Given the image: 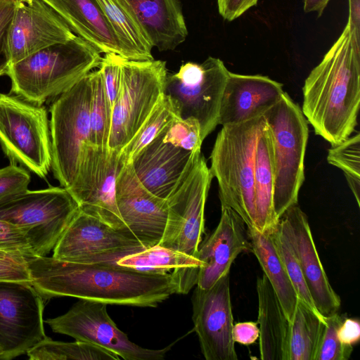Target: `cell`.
<instances>
[{
    "label": "cell",
    "mask_w": 360,
    "mask_h": 360,
    "mask_svg": "<svg viewBox=\"0 0 360 360\" xmlns=\"http://www.w3.org/2000/svg\"><path fill=\"white\" fill-rule=\"evenodd\" d=\"M31 283L44 300L68 296L105 303L155 307L177 293L172 272L139 271L116 264L27 257Z\"/></svg>",
    "instance_id": "1"
},
{
    "label": "cell",
    "mask_w": 360,
    "mask_h": 360,
    "mask_svg": "<svg viewBox=\"0 0 360 360\" xmlns=\"http://www.w3.org/2000/svg\"><path fill=\"white\" fill-rule=\"evenodd\" d=\"M302 93V111L316 134L331 146L352 135L360 106V51L347 24L306 78Z\"/></svg>",
    "instance_id": "2"
},
{
    "label": "cell",
    "mask_w": 360,
    "mask_h": 360,
    "mask_svg": "<svg viewBox=\"0 0 360 360\" xmlns=\"http://www.w3.org/2000/svg\"><path fill=\"white\" fill-rule=\"evenodd\" d=\"M101 58L96 48L78 36L51 45L10 65L6 75L11 94L41 105L99 68Z\"/></svg>",
    "instance_id": "3"
},
{
    "label": "cell",
    "mask_w": 360,
    "mask_h": 360,
    "mask_svg": "<svg viewBox=\"0 0 360 360\" xmlns=\"http://www.w3.org/2000/svg\"><path fill=\"white\" fill-rule=\"evenodd\" d=\"M265 122L263 114L223 125L210 154L221 207L236 212L248 229H257L255 161L257 139Z\"/></svg>",
    "instance_id": "4"
},
{
    "label": "cell",
    "mask_w": 360,
    "mask_h": 360,
    "mask_svg": "<svg viewBox=\"0 0 360 360\" xmlns=\"http://www.w3.org/2000/svg\"><path fill=\"white\" fill-rule=\"evenodd\" d=\"M274 141V208L279 220L298 202L304 181V157L309 137L308 122L288 93L263 112Z\"/></svg>",
    "instance_id": "5"
},
{
    "label": "cell",
    "mask_w": 360,
    "mask_h": 360,
    "mask_svg": "<svg viewBox=\"0 0 360 360\" xmlns=\"http://www.w3.org/2000/svg\"><path fill=\"white\" fill-rule=\"evenodd\" d=\"M0 146L11 164L46 178L51 168L46 107L11 93L0 92Z\"/></svg>",
    "instance_id": "6"
},
{
    "label": "cell",
    "mask_w": 360,
    "mask_h": 360,
    "mask_svg": "<svg viewBox=\"0 0 360 360\" xmlns=\"http://www.w3.org/2000/svg\"><path fill=\"white\" fill-rule=\"evenodd\" d=\"M62 186L26 190L0 205V219L17 226L36 256H46L79 210Z\"/></svg>",
    "instance_id": "7"
},
{
    "label": "cell",
    "mask_w": 360,
    "mask_h": 360,
    "mask_svg": "<svg viewBox=\"0 0 360 360\" xmlns=\"http://www.w3.org/2000/svg\"><path fill=\"white\" fill-rule=\"evenodd\" d=\"M122 77L112 108L109 151L120 153L165 94L166 62L129 60L121 57Z\"/></svg>",
    "instance_id": "8"
},
{
    "label": "cell",
    "mask_w": 360,
    "mask_h": 360,
    "mask_svg": "<svg viewBox=\"0 0 360 360\" xmlns=\"http://www.w3.org/2000/svg\"><path fill=\"white\" fill-rule=\"evenodd\" d=\"M90 72L53 101L49 120L51 168L66 190L74 184L89 138Z\"/></svg>",
    "instance_id": "9"
},
{
    "label": "cell",
    "mask_w": 360,
    "mask_h": 360,
    "mask_svg": "<svg viewBox=\"0 0 360 360\" xmlns=\"http://www.w3.org/2000/svg\"><path fill=\"white\" fill-rule=\"evenodd\" d=\"M229 71L217 58L201 64L188 62L167 76L165 94L176 103L181 118L194 117L202 141L219 124L221 98Z\"/></svg>",
    "instance_id": "10"
},
{
    "label": "cell",
    "mask_w": 360,
    "mask_h": 360,
    "mask_svg": "<svg viewBox=\"0 0 360 360\" xmlns=\"http://www.w3.org/2000/svg\"><path fill=\"white\" fill-rule=\"evenodd\" d=\"M212 178L201 154L166 199L167 222L158 245L196 257L205 232V207Z\"/></svg>",
    "instance_id": "11"
},
{
    "label": "cell",
    "mask_w": 360,
    "mask_h": 360,
    "mask_svg": "<svg viewBox=\"0 0 360 360\" xmlns=\"http://www.w3.org/2000/svg\"><path fill=\"white\" fill-rule=\"evenodd\" d=\"M46 323L54 333L98 345L124 360H162L173 345L152 349L130 341L108 315L107 304L100 302L79 300L65 314Z\"/></svg>",
    "instance_id": "12"
},
{
    "label": "cell",
    "mask_w": 360,
    "mask_h": 360,
    "mask_svg": "<svg viewBox=\"0 0 360 360\" xmlns=\"http://www.w3.org/2000/svg\"><path fill=\"white\" fill-rule=\"evenodd\" d=\"M145 248L131 231L115 229L79 209L54 247L53 257L77 263L116 264Z\"/></svg>",
    "instance_id": "13"
},
{
    "label": "cell",
    "mask_w": 360,
    "mask_h": 360,
    "mask_svg": "<svg viewBox=\"0 0 360 360\" xmlns=\"http://www.w3.org/2000/svg\"><path fill=\"white\" fill-rule=\"evenodd\" d=\"M124 162L120 153L89 143L75 181L67 191L80 210L115 229L129 231L119 212L115 198L116 179Z\"/></svg>",
    "instance_id": "14"
},
{
    "label": "cell",
    "mask_w": 360,
    "mask_h": 360,
    "mask_svg": "<svg viewBox=\"0 0 360 360\" xmlns=\"http://www.w3.org/2000/svg\"><path fill=\"white\" fill-rule=\"evenodd\" d=\"M44 301L30 283L0 281V359L24 354L46 336Z\"/></svg>",
    "instance_id": "15"
},
{
    "label": "cell",
    "mask_w": 360,
    "mask_h": 360,
    "mask_svg": "<svg viewBox=\"0 0 360 360\" xmlns=\"http://www.w3.org/2000/svg\"><path fill=\"white\" fill-rule=\"evenodd\" d=\"M194 330L206 360H237L232 337L233 318L227 274L211 288L197 286L192 295Z\"/></svg>",
    "instance_id": "16"
},
{
    "label": "cell",
    "mask_w": 360,
    "mask_h": 360,
    "mask_svg": "<svg viewBox=\"0 0 360 360\" xmlns=\"http://www.w3.org/2000/svg\"><path fill=\"white\" fill-rule=\"evenodd\" d=\"M115 198L127 229L146 248L158 245L167 222V200L141 184L131 162L124 161L117 176Z\"/></svg>",
    "instance_id": "17"
},
{
    "label": "cell",
    "mask_w": 360,
    "mask_h": 360,
    "mask_svg": "<svg viewBox=\"0 0 360 360\" xmlns=\"http://www.w3.org/2000/svg\"><path fill=\"white\" fill-rule=\"evenodd\" d=\"M76 36L44 0H15L8 34L11 65Z\"/></svg>",
    "instance_id": "18"
},
{
    "label": "cell",
    "mask_w": 360,
    "mask_h": 360,
    "mask_svg": "<svg viewBox=\"0 0 360 360\" xmlns=\"http://www.w3.org/2000/svg\"><path fill=\"white\" fill-rule=\"evenodd\" d=\"M279 219L295 250L316 309L323 319L338 313L341 300L329 283L307 215L297 204L288 208Z\"/></svg>",
    "instance_id": "19"
},
{
    "label": "cell",
    "mask_w": 360,
    "mask_h": 360,
    "mask_svg": "<svg viewBox=\"0 0 360 360\" xmlns=\"http://www.w3.org/2000/svg\"><path fill=\"white\" fill-rule=\"evenodd\" d=\"M232 209L221 207L215 229L199 245L196 258L203 263L196 285L211 288L219 279L229 274L231 266L242 252L251 251L248 229Z\"/></svg>",
    "instance_id": "20"
},
{
    "label": "cell",
    "mask_w": 360,
    "mask_h": 360,
    "mask_svg": "<svg viewBox=\"0 0 360 360\" xmlns=\"http://www.w3.org/2000/svg\"><path fill=\"white\" fill-rule=\"evenodd\" d=\"M167 128L130 162L141 184L163 199L170 195L201 155V150L188 151L165 141Z\"/></svg>",
    "instance_id": "21"
},
{
    "label": "cell",
    "mask_w": 360,
    "mask_h": 360,
    "mask_svg": "<svg viewBox=\"0 0 360 360\" xmlns=\"http://www.w3.org/2000/svg\"><path fill=\"white\" fill-rule=\"evenodd\" d=\"M283 91V84L267 76L229 72L221 98L219 124L238 123L263 114Z\"/></svg>",
    "instance_id": "22"
},
{
    "label": "cell",
    "mask_w": 360,
    "mask_h": 360,
    "mask_svg": "<svg viewBox=\"0 0 360 360\" xmlns=\"http://www.w3.org/2000/svg\"><path fill=\"white\" fill-rule=\"evenodd\" d=\"M66 22L73 33L101 53L122 51L112 27L97 0H44Z\"/></svg>",
    "instance_id": "23"
},
{
    "label": "cell",
    "mask_w": 360,
    "mask_h": 360,
    "mask_svg": "<svg viewBox=\"0 0 360 360\" xmlns=\"http://www.w3.org/2000/svg\"><path fill=\"white\" fill-rule=\"evenodd\" d=\"M152 46L174 50L185 41L188 30L179 0H127Z\"/></svg>",
    "instance_id": "24"
},
{
    "label": "cell",
    "mask_w": 360,
    "mask_h": 360,
    "mask_svg": "<svg viewBox=\"0 0 360 360\" xmlns=\"http://www.w3.org/2000/svg\"><path fill=\"white\" fill-rule=\"evenodd\" d=\"M259 353L262 360H288L290 322L266 276L257 280Z\"/></svg>",
    "instance_id": "25"
},
{
    "label": "cell",
    "mask_w": 360,
    "mask_h": 360,
    "mask_svg": "<svg viewBox=\"0 0 360 360\" xmlns=\"http://www.w3.org/2000/svg\"><path fill=\"white\" fill-rule=\"evenodd\" d=\"M274 179L273 136L265 120L257 139L255 161L257 230L261 233H272L279 221L274 208Z\"/></svg>",
    "instance_id": "26"
},
{
    "label": "cell",
    "mask_w": 360,
    "mask_h": 360,
    "mask_svg": "<svg viewBox=\"0 0 360 360\" xmlns=\"http://www.w3.org/2000/svg\"><path fill=\"white\" fill-rule=\"evenodd\" d=\"M122 51V57L136 61L153 60L152 45L127 0H97Z\"/></svg>",
    "instance_id": "27"
},
{
    "label": "cell",
    "mask_w": 360,
    "mask_h": 360,
    "mask_svg": "<svg viewBox=\"0 0 360 360\" xmlns=\"http://www.w3.org/2000/svg\"><path fill=\"white\" fill-rule=\"evenodd\" d=\"M248 232L251 251L256 256L290 322L299 298L274 248L271 233H261L255 229H248Z\"/></svg>",
    "instance_id": "28"
},
{
    "label": "cell",
    "mask_w": 360,
    "mask_h": 360,
    "mask_svg": "<svg viewBox=\"0 0 360 360\" xmlns=\"http://www.w3.org/2000/svg\"><path fill=\"white\" fill-rule=\"evenodd\" d=\"M324 319L298 299L290 321L288 360H314Z\"/></svg>",
    "instance_id": "29"
},
{
    "label": "cell",
    "mask_w": 360,
    "mask_h": 360,
    "mask_svg": "<svg viewBox=\"0 0 360 360\" xmlns=\"http://www.w3.org/2000/svg\"><path fill=\"white\" fill-rule=\"evenodd\" d=\"M116 264L139 271L167 273L176 269H199L203 263L198 258L156 245L127 255Z\"/></svg>",
    "instance_id": "30"
},
{
    "label": "cell",
    "mask_w": 360,
    "mask_h": 360,
    "mask_svg": "<svg viewBox=\"0 0 360 360\" xmlns=\"http://www.w3.org/2000/svg\"><path fill=\"white\" fill-rule=\"evenodd\" d=\"M180 117L179 108L175 101L164 94L138 131L120 152L124 160L130 162L146 146Z\"/></svg>",
    "instance_id": "31"
},
{
    "label": "cell",
    "mask_w": 360,
    "mask_h": 360,
    "mask_svg": "<svg viewBox=\"0 0 360 360\" xmlns=\"http://www.w3.org/2000/svg\"><path fill=\"white\" fill-rule=\"evenodd\" d=\"M30 360H119L113 352L89 342L55 341L46 336L26 353Z\"/></svg>",
    "instance_id": "32"
},
{
    "label": "cell",
    "mask_w": 360,
    "mask_h": 360,
    "mask_svg": "<svg viewBox=\"0 0 360 360\" xmlns=\"http://www.w3.org/2000/svg\"><path fill=\"white\" fill-rule=\"evenodd\" d=\"M91 100L89 106V142L108 148L112 119L110 105L100 70L90 72Z\"/></svg>",
    "instance_id": "33"
},
{
    "label": "cell",
    "mask_w": 360,
    "mask_h": 360,
    "mask_svg": "<svg viewBox=\"0 0 360 360\" xmlns=\"http://www.w3.org/2000/svg\"><path fill=\"white\" fill-rule=\"evenodd\" d=\"M327 161L340 169L345 176L358 207L360 206V134L350 136L341 143L331 146Z\"/></svg>",
    "instance_id": "34"
},
{
    "label": "cell",
    "mask_w": 360,
    "mask_h": 360,
    "mask_svg": "<svg viewBox=\"0 0 360 360\" xmlns=\"http://www.w3.org/2000/svg\"><path fill=\"white\" fill-rule=\"evenodd\" d=\"M274 248L295 288L298 298L319 314L307 289L295 250L283 222L279 219L271 233Z\"/></svg>",
    "instance_id": "35"
},
{
    "label": "cell",
    "mask_w": 360,
    "mask_h": 360,
    "mask_svg": "<svg viewBox=\"0 0 360 360\" xmlns=\"http://www.w3.org/2000/svg\"><path fill=\"white\" fill-rule=\"evenodd\" d=\"M346 316L336 313L324 319L323 329L314 360H347L353 346L342 344L338 330Z\"/></svg>",
    "instance_id": "36"
},
{
    "label": "cell",
    "mask_w": 360,
    "mask_h": 360,
    "mask_svg": "<svg viewBox=\"0 0 360 360\" xmlns=\"http://www.w3.org/2000/svg\"><path fill=\"white\" fill-rule=\"evenodd\" d=\"M163 140L191 152L201 150L203 141L200 124L192 117L175 120L166 130Z\"/></svg>",
    "instance_id": "37"
},
{
    "label": "cell",
    "mask_w": 360,
    "mask_h": 360,
    "mask_svg": "<svg viewBox=\"0 0 360 360\" xmlns=\"http://www.w3.org/2000/svg\"><path fill=\"white\" fill-rule=\"evenodd\" d=\"M30 172L25 168L11 164L0 169V205L8 202L28 189Z\"/></svg>",
    "instance_id": "38"
},
{
    "label": "cell",
    "mask_w": 360,
    "mask_h": 360,
    "mask_svg": "<svg viewBox=\"0 0 360 360\" xmlns=\"http://www.w3.org/2000/svg\"><path fill=\"white\" fill-rule=\"evenodd\" d=\"M0 281L31 283L27 257L19 253L0 250Z\"/></svg>",
    "instance_id": "39"
},
{
    "label": "cell",
    "mask_w": 360,
    "mask_h": 360,
    "mask_svg": "<svg viewBox=\"0 0 360 360\" xmlns=\"http://www.w3.org/2000/svg\"><path fill=\"white\" fill-rule=\"evenodd\" d=\"M98 69L101 72L105 90L112 108L121 83V56L113 53H105L104 57L101 58Z\"/></svg>",
    "instance_id": "40"
},
{
    "label": "cell",
    "mask_w": 360,
    "mask_h": 360,
    "mask_svg": "<svg viewBox=\"0 0 360 360\" xmlns=\"http://www.w3.org/2000/svg\"><path fill=\"white\" fill-rule=\"evenodd\" d=\"M15 8V0H0V77L11 65L8 34Z\"/></svg>",
    "instance_id": "41"
},
{
    "label": "cell",
    "mask_w": 360,
    "mask_h": 360,
    "mask_svg": "<svg viewBox=\"0 0 360 360\" xmlns=\"http://www.w3.org/2000/svg\"><path fill=\"white\" fill-rule=\"evenodd\" d=\"M0 250L34 256L22 232L15 225L0 219Z\"/></svg>",
    "instance_id": "42"
},
{
    "label": "cell",
    "mask_w": 360,
    "mask_h": 360,
    "mask_svg": "<svg viewBox=\"0 0 360 360\" xmlns=\"http://www.w3.org/2000/svg\"><path fill=\"white\" fill-rule=\"evenodd\" d=\"M218 11L226 20L232 21L252 6L258 0H217Z\"/></svg>",
    "instance_id": "43"
},
{
    "label": "cell",
    "mask_w": 360,
    "mask_h": 360,
    "mask_svg": "<svg viewBox=\"0 0 360 360\" xmlns=\"http://www.w3.org/2000/svg\"><path fill=\"white\" fill-rule=\"evenodd\" d=\"M259 329L257 322H239L233 326L232 337L234 342L250 345L259 338Z\"/></svg>",
    "instance_id": "44"
},
{
    "label": "cell",
    "mask_w": 360,
    "mask_h": 360,
    "mask_svg": "<svg viewBox=\"0 0 360 360\" xmlns=\"http://www.w3.org/2000/svg\"><path fill=\"white\" fill-rule=\"evenodd\" d=\"M340 341L346 345L353 346L360 339V323L356 319L345 317L338 330Z\"/></svg>",
    "instance_id": "45"
},
{
    "label": "cell",
    "mask_w": 360,
    "mask_h": 360,
    "mask_svg": "<svg viewBox=\"0 0 360 360\" xmlns=\"http://www.w3.org/2000/svg\"><path fill=\"white\" fill-rule=\"evenodd\" d=\"M349 17L347 25L354 48L360 51V0H348Z\"/></svg>",
    "instance_id": "46"
},
{
    "label": "cell",
    "mask_w": 360,
    "mask_h": 360,
    "mask_svg": "<svg viewBox=\"0 0 360 360\" xmlns=\"http://www.w3.org/2000/svg\"><path fill=\"white\" fill-rule=\"evenodd\" d=\"M330 0H304V11L306 13L316 12L321 16Z\"/></svg>",
    "instance_id": "47"
},
{
    "label": "cell",
    "mask_w": 360,
    "mask_h": 360,
    "mask_svg": "<svg viewBox=\"0 0 360 360\" xmlns=\"http://www.w3.org/2000/svg\"><path fill=\"white\" fill-rule=\"evenodd\" d=\"M1 354V351L0 350V355Z\"/></svg>",
    "instance_id": "48"
}]
</instances>
